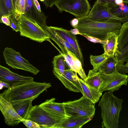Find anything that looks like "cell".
<instances>
[{"instance_id":"cell-24","label":"cell","mask_w":128,"mask_h":128,"mask_svg":"<svg viewBox=\"0 0 128 128\" xmlns=\"http://www.w3.org/2000/svg\"><path fill=\"white\" fill-rule=\"evenodd\" d=\"M118 62L114 55L110 56L100 67L98 71L101 74H112L116 68V65Z\"/></svg>"},{"instance_id":"cell-36","label":"cell","mask_w":128,"mask_h":128,"mask_svg":"<svg viewBox=\"0 0 128 128\" xmlns=\"http://www.w3.org/2000/svg\"><path fill=\"white\" fill-rule=\"evenodd\" d=\"M60 0H45L42 2L46 7H52Z\"/></svg>"},{"instance_id":"cell-28","label":"cell","mask_w":128,"mask_h":128,"mask_svg":"<svg viewBox=\"0 0 128 128\" xmlns=\"http://www.w3.org/2000/svg\"><path fill=\"white\" fill-rule=\"evenodd\" d=\"M14 13L12 0H0V18Z\"/></svg>"},{"instance_id":"cell-27","label":"cell","mask_w":128,"mask_h":128,"mask_svg":"<svg viewBox=\"0 0 128 128\" xmlns=\"http://www.w3.org/2000/svg\"><path fill=\"white\" fill-rule=\"evenodd\" d=\"M65 48L68 54L73 60L76 72L78 73L81 78L84 81L86 78L87 76L82 68V65L81 62L74 54L68 50L66 47H65Z\"/></svg>"},{"instance_id":"cell-32","label":"cell","mask_w":128,"mask_h":128,"mask_svg":"<svg viewBox=\"0 0 128 128\" xmlns=\"http://www.w3.org/2000/svg\"><path fill=\"white\" fill-rule=\"evenodd\" d=\"M22 122L28 128H40L39 125L37 123L29 120L23 119Z\"/></svg>"},{"instance_id":"cell-34","label":"cell","mask_w":128,"mask_h":128,"mask_svg":"<svg viewBox=\"0 0 128 128\" xmlns=\"http://www.w3.org/2000/svg\"><path fill=\"white\" fill-rule=\"evenodd\" d=\"M80 34L85 37L88 40L94 42L99 43L102 44H106L107 43V40H102L97 38L87 36L84 34Z\"/></svg>"},{"instance_id":"cell-14","label":"cell","mask_w":128,"mask_h":128,"mask_svg":"<svg viewBox=\"0 0 128 128\" xmlns=\"http://www.w3.org/2000/svg\"><path fill=\"white\" fill-rule=\"evenodd\" d=\"M55 100L54 98L46 100L39 105L50 116L62 122L67 117L62 103L55 102Z\"/></svg>"},{"instance_id":"cell-12","label":"cell","mask_w":128,"mask_h":128,"mask_svg":"<svg viewBox=\"0 0 128 128\" xmlns=\"http://www.w3.org/2000/svg\"><path fill=\"white\" fill-rule=\"evenodd\" d=\"M0 110L5 123L12 126L22 122L23 118L16 112L11 103L0 95Z\"/></svg>"},{"instance_id":"cell-26","label":"cell","mask_w":128,"mask_h":128,"mask_svg":"<svg viewBox=\"0 0 128 128\" xmlns=\"http://www.w3.org/2000/svg\"><path fill=\"white\" fill-rule=\"evenodd\" d=\"M84 82L98 90L101 82V74L98 71H96L93 69L90 70Z\"/></svg>"},{"instance_id":"cell-3","label":"cell","mask_w":128,"mask_h":128,"mask_svg":"<svg viewBox=\"0 0 128 128\" xmlns=\"http://www.w3.org/2000/svg\"><path fill=\"white\" fill-rule=\"evenodd\" d=\"M52 86L50 83L32 81L6 90L0 95L10 102L39 96Z\"/></svg>"},{"instance_id":"cell-5","label":"cell","mask_w":128,"mask_h":128,"mask_svg":"<svg viewBox=\"0 0 128 128\" xmlns=\"http://www.w3.org/2000/svg\"><path fill=\"white\" fill-rule=\"evenodd\" d=\"M62 104L67 118L92 116L95 114V108L94 104L83 96L78 100Z\"/></svg>"},{"instance_id":"cell-16","label":"cell","mask_w":128,"mask_h":128,"mask_svg":"<svg viewBox=\"0 0 128 128\" xmlns=\"http://www.w3.org/2000/svg\"><path fill=\"white\" fill-rule=\"evenodd\" d=\"M77 73L69 68L65 70L64 76L60 77L58 79L70 91L75 92H80L83 94L80 78L78 76Z\"/></svg>"},{"instance_id":"cell-18","label":"cell","mask_w":128,"mask_h":128,"mask_svg":"<svg viewBox=\"0 0 128 128\" xmlns=\"http://www.w3.org/2000/svg\"><path fill=\"white\" fill-rule=\"evenodd\" d=\"M104 4L109 12L112 15L128 21V1Z\"/></svg>"},{"instance_id":"cell-39","label":"cell","mask_w":128,"mask_h":128,"mask_svg":"<svg viewBox=\"0 0 128 128\" xmlns=\"http://www.w3.org/2000/svg\"><path fill=\"white\" fill-rule=\"evenodd\" d=\"M78 22V20L77 18H74L71 20V24L73 27H74L77 25Z\"/></svg>"},{"instance_id":"cell-40","label":"cell","mask_w":128,"mask_h":128,"mask_svg":"<svg viewBox=\"0 0 128 128\" xmlns=\"http://www.w3.org/2000/svg\"><path fill=\"white\" fill-rule=\"evenodd\" d=\"M34 3L36 8L40 12H42L40 6L37 0H33Z\"/></svg>"},{"instance_id":"cell-4","label":"cell","mask_w":128,"mask_h":128,"mask_svg":"<svg viewBox=\"0 0 128 128\" xmlns=\"http://www.w3.org/2000/svg\"><path fill=\"white\" fill-rule=\"evenodd\" d=\"M20 35L41 43L50 38L48 32L35 22L21 15L18 20Z\"/></svg>"},{"instance_id":"cell-8","label":"cell","mask_w":128,"mask_h":128,"mask_svg":"<svg viewBox=\"0 0 128 128\" xmlns=\"http://www.w3.org/2000/svg\"><path fill=\"white\" fill-rule=\"evenodd\" d=\"M24 119L36 122L40 128H56L58 124L62 122L50 116L39 105L32 106Z\"/></svg>"},{"instance_id":"cell-29","label":"cell","mask_w":128,"mask_h":128,"mask_svg":"<svg viewBox=\"0 0 128 128\" xmlns=\"http://www.w3.org/2000/svg\"><path fill=\"white\" fill-rule=\"evenodd\" d=\"M110 56L104 53L97 56L90 55V62L93 66V69L96 71H98L100 67Z\"/></svg>"},{"instance_id":"cell-38","label":"cell","mask_w":128,"mask_h":128,"mask_svg":"<svg viewBox=\"0 0 128 128\" xmlns=\"http://www.w3.org/2000/svg\"><path fill=\"white\" fill-rule=\"evenodd\" d=\"M12 0L14 7V13L16 11L19 0Z\"/></svg>"},{"instance_id":"cell-15","label":"cell","mask_w":128,"mask_h":128,"mask_svg":"<svg viewBox=\"0 0 128 128\" xmlns=\"http://www.w3.org/2000/svg\"><path fill=\"white\" fill-rule=\"evenodd\" d=\"M56 32L63 39L68 43L73 48L76 53V56L84 65L83 56L78 43L76 35L70 31L62 28L52 26Z\"/></svg>"},{"instance_id":"cell-37","label":"cell","mask_w":128,"mask_h":128,"mask_svg":"<svg viewBox=\"0 0 128 128\" xmlns=\"http://www.w3.org/2000/svg\"><path fill=\"white\" fill-rule=\"evenodd\" d=\"M0 89L2 90L3 88H6L8 89L10 88V87L8 84L0 81Z\"/></svg>"},{"instance_id":"cell-17","label":"cell","mask_w":128,"mask_h":128,"mask_svg":"<svg viewBox=\"0 0 128 128\" xmlns=\"http://www.w3.org/2000/svg\"><path fill=\"white\" fill-rule=\"evenodd\" d=\"M27 5L24 14L25 16L35 22L46 30L47 16L42 12H40L35 6L33 0H27Z\"/></svg>"},{"instance_id":"cell-20","label":"cell","mask_w":128,"mask_h":128,"mask_svg":"<svg viewBox=\"0 0 128 128\" xmlns=\"http://www.w3.org/2000/svg\"><path fill=\"white\" fill-rule=\"evenodd\" d=\"M62 52L55 56L52 61L53 72L55 76L57 78L64 76L65 70L70 68Z\"/></svg>"},{"instance_id":"cell-13","label":"cell","mask_w":128,"mask_h":128,"mask_svg":"<svg viewBox=\"0 0 128 128\" xmlns=\"http://www.w3.org/2000/svg\"><path fill=\"white\" fill-rule=\"evenodd\" d=\"M32 77L22 76L14 73L6 68L0 66V80L10 87L34 80Z\"/></svg>"},{"instance_id":"cell-30","label":"cell","mask_w":128,"mask_h":128,"mask_svg":"<svg viewBox=\"0 0 128 128\" xmlns=\"http://www.w3.org/2000/svg\"><path fill=\"white\" fill-rule=\"evenodd\" d=\"M27 0H19L17 9L14 15L18 20L20 16L24 13L27 5Z\"/></svg>"},{"instance_id":"cell-6","label":"cell","mask_w":128,"mask_h":128,"mask_svg":"<svg viewBox=\"0 0 128 128\" xmlns=\"http://www.w3.org/2000/svg\"><path fill=\"white\" fill-rule=\"evenodd\" d=\"M55 5L60 12L69 13L78 19L87 16L90 9L88 0H60Z\"/></svg>"},{"instance_id":"cell-35","label":"cell","mask_w":128,"mask_h":128,"mask_svg":"<svg viewBox=\"0 0 128 128\" xmlns=\"http://www.w3.org/2000/svg\"><path fill=\"white\" fill-rule=\"evenodd\" d=\"M0 22L10 26V21L9 16L5 15L2 16L0 18Z\"/></svg>"},{"instance_id":"cell-33","label":"cell","mask_w":128,"mask_h":128,"mask_svg":"<svg viewBox=\"0 0 128 128\" xmlns=\"http://www.w3.org/2000/svg\"><path fill=\"white\" fill-rule=\"evenodd\" d=\"M116 67L120 73L123 74L128 73V65L118 62L116 65Z\"/></svg>"},{"instance_id":"cell-2","label":"cell","mask_w":128,"mask_h":128,"mask_svg":"<svg viewBox=\"0 0 128 128\" xmlns=\"http://www.w3.org/2000/svg\"><path fill=\"white\" fill-rule=\"evenodd\" d=\"M109 90L102 95L98 106L101 109L102 128H118L120 112L122 108V99L118 98Z\"/></svg>"},{"instance_id":"cell-21","label":"cell","mask_w":128,"mask_h":128,"mask_svg":"<svg viewBox=\"0 0 128 128\" xmlns=\"http://www.w3.org/2000/svg\"><path fill=\"white\" fill-rule=\"evenodd\" d=\"M80 81L83 91V96L94 104L99 101L102 92L86 83L82 78Z\"/></svg>"},{"instance_id":"cell-11","label":"cell","mask_w":128,"mask_h":128,"mask_svg":"<svg viewBox=\"0 0 128 128\" xmlns=\"http://www.w3.org/2000/svg\"><path fill=\"white\" fill-rule=\"evenodd\" d=\"M91 20L104 22L118 20L124 23L128 21L116 17L108 10L105 4L99 0H97L87 15Z\"/></svg>"},{"instance_id":"cell-19","label":"cell","mask_w":128,"mask_h":128,"mask_svg":"<svg viewBox=\"0 0 128 128\" xmlns=\"http://www.w3.org/2000/svg\"><path fill=\"white\" fill-rule=\"evenodd\" d=\"M94 116L66 118L59 123L56 128H80L90 121Z\"/></svg>"},{"instance_id":"cell-41","label":"cell","mask_w":128,"mask_h":128,"mask_svg":"<svg viewBox=\"0 0 128 128\" xmlns=\"http://www.w3.org/2000/svg\"><path fill=\"white\" fill-rule=\"evenodd\" d=\"M104 4H106L113 2L116 0H99Z\"/></svg>"},{"instance_id":"cell-7","label":"cell","mask_w":128,"mask_h":128,"mask_svg":"<svg viewBox=\"0 0 128 128\" xmlns=\"http://www.w3.org/2000/svg\"><path fill=\"white\" fill-rule=\"evenodd\" d=\"M3 54L6 63L13 68L28 72L34 75L40 71L22 57L19 52L11 48H5Z\"/></svg>"},{"instance_id":"cell-9","label":"cell","mask_w":128,"mask_h":128,"mask_svg":"<svg viewBox=\"0 0 128 128\" xmlns=\"http://www.w3.org/2000/svg\"><path fill=\"white\" fill-rule=\"evenodd\" d=\"M128 81V76L120 73L116 68L112 74H101V82L98 90L102 92L107 90L114 92L119 90L122 85L127 86Z\"/></svg>"},{"instance_id":"cell-42","label":"cell","mask_w":128,"mask_h":128,"mask_svg":"<svg viewBox=\"0 0 128 128\" xmlns=\"http://www.w3.org/2000/svg\"><path fill=\"white\" fill-rule=\"evenodd\" d=\"M40 0V1H41L42 2H43V1H44L45 0Z\"/></svg>"},{"instance_id":"cell-31","label":"cell","mask_w":128,"mask_h":128,"mask_svg":"<svg viewBox=\"0 0 128 128\" xmlns=\"http://www.w3.org/2000/svg\"><path fill=\"white\" fill-rule=\"evenodd\" d=\"M10 21V26L12 29L16 32L20 31L18 20L15 17L14 13L8 16Z\"/></svg>"},{"instance_id":"cell-10","label":"cell","mask_w":128,"mask_h":128,"mask_svg":"<svg viewBox=\"0 0 128 128\" xmlns=\"http://www.w3.org/2000/svg\"><path fill=\"white\" fill-rule=\"evenodd\" d=\"M114 56L119 63L128 65V21L122 25Z\"/></svg>"},{"instance_id":"cell-23","label":"cell","mask_w":128,"mask_h":128,"mask_svg":"<svg viewBox=\"0 0 128 128\" xmlns=\"http://www.w3.org/2000/svg\"><path fill=\"white\" fill-rule=\"evenodd\" d=\"M36 98L33 97L10 103L17 113L24 119L27 112L33 106L32 101Z\"/></svg>"},{"instance_id":"cell-25","label":"cell","mask_w":128,"mask_h":128,"mask_svg":"<svg viewBox=\"0 0 128 128\" xmlns=\"http://www.w3.org/2000/svg\"><path fill=\"white\" fill-rule=\"evenodd\" d=\"M118 35L111 33L107 40V43L103 44L104 53L109 56L114 55L117 44Z\"/></svg>"},{"instance_id":"cell-22","label":"cell","mask_w":128,"mask_h":128,"mask_svg":"<svg viewBox=\"0 0 128 128\" xmlns=\"http://www.w3.org/2000/svg\"><path fill=\"white\" fill-rule=\"evenodd\" d=\"M46 30L49 33L50 38L53 40L59 46L64 54L67 53L65 47L76 56V53L71 46L66 41L59 35L54 30L52 26H47Z\"/></svg>"},{"instance_id":"cell-1","label":"cell","mask_w":128,"mask_h":128,"mask_svg":"<svg viewBox=\"0 0 128 128\" xmlns=\"http://www.w3.org/2000/svg\"><path fill=\"white\" fill-rule=\"evenodd\" d=\"M78 19V24L73 28L78 30L79 34L102 40H107L111 33L118 34L122 25V22L118 20L104 22L94 21L90 19L87 16Z\"/></svg>"}]
</instances>
